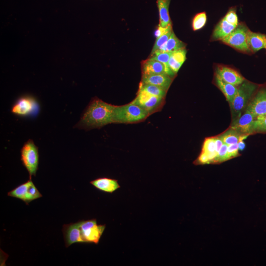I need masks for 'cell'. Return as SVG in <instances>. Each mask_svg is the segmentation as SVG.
Masks as SVG:
<instances>
[{
    "label": "cell",
    "instance_id": "6da1fadb",
    "mask_svg": "<svg viewBox=\"0 0 266 266\" xmlns=\"http://www.w3.org/2000/svg\"><path fill=\"white\" fill-rule=\"evenodd\" d=\"M114 106L98 98L93 99L75 127L84 130L100 129L113 123Z\"/></svg>",
    "mask_w": 266,
    "mask_h": 266
},
{
    "label": "cell",
    "instance_id": "7a4b0ae2",
    "mask_svg": "<svg viewBox=\"0 0 266 266\" xmlns=\"http://www.w3.org/2000/svg\"><path fill=\"white\" fill-rule=\"evenodd\" d=\"M257 89L256 84L245 80L238 86L236 94L232 102L229 104L232 122L238 118L245 111Z\"/></svg>",
    "mask_w": 266,
    "mask_h": 266
},
{
    "label": "cell",
    "instance_id": "3957f363",
    "mask_svg": "<svg viewBox=\"0 0 266 266\" xmlns=\"http://www.w3.org/2000/svg\"><path fill=\"white\" fill-rule=\"evenodd\" d=\"M149 113L139 105L130 103L114 106L113 122L116 123H133L145 120Z\"/></svg>",
    "mask_w": 266,
    "mask_h": 266
},
{
    "label": "cell",
    "instance_id": "277c9868",
    "mask_svg": "<svg viewBox=\"0 0 266 266\" xmlns=\"http://www.w3.org/2000/svg\"><path fill=\"white\" fill-rule=\"evenodd\" d=\"M21 160L29 174V179L35 176L39 164L38 147L32 139L25 143L21 150Z\"/></svg>",
    "mask_w": 266,
    "mask_h": 266
},
{
    "label": "cell",
    "instance_id": "5b68a950",
    "mask_svg": "<svg viewBox=\"0 0 266 266\" xmlns=\"http://www.w3.org/2000/svg\"><path fill=\"white\" fill-rule=\"evenodd\" d=\"M248 31V28L245 24H238L228 35L221 40L223 43L240 51L251 52L246 42Z\"/></svg>",
    "mask_w": 266,
    "mask_h": 266
},
{
    "label": "cell",
    "instance_id": "8992f818",
    "mask_svg": "<svg viewBox=\"0 0 266 266\" xmlns=\"http://www.w3.org/2000/svg\"><path fill=\"white\" fill-rule=\"evenodd\" d=\"M79 222L84 242L98 244L105 230V225L97 224L95 219Z\"/></svg>",
    "mask_w": 266,
    "mask_h": 266
},
{
    "label": "cell",
    "instance_id": "52a82bcc",
    "mask_svg": "<svg viewBox=\"0 0 266 266\" xmlns=\"http://www.w3.org/2000/svg\"><path fill=\"white\" fill-rule=\"evenodd\" d=\"M7 196L20 199L27 205L32 201L42 197L31 179L9 191Z\"/></svg>",
    "mask_w": 266,
    "mask_h": 266
},
{
    "label": "cell",
    "instance_id": "ba28073f",
    "mask_svg": "<svg viewBox=\"0 0 266 266\" xmlns=\"http://www.w3.org/2000/svg\"><path fill=\"white\" fill-rule=\"evenodd\" d=\"M164 100L163 98L151 95L139 89L136 97L133 101L150 114L160 108Z\"/></svg>",
    "mask_w": 266,
    "mask_h": 266
},
{
    "label": "cell",
    "instance_id": "9c48e42d",
    "mask_svg": "<svg viewBox=\"0 0 266 266\" xmlns=\"http://www.w3.org/2000/svg\"><path fill=\"white\" fill-rule=\"evenodd\" d=\"M256 117L247 108L236 120L232 122L231 128L248 136L254 133L253 125Z\"/></svg>",
    "mask_w": 266,
    "mask_h": 266
},
{
    "label": "cell",
    "instance_id": "30bf717a",
    "mask_svg": "<svg viewBox=\"0 0 266 266\" xmlns=\"http://www.w3.org/2000/svg\"><path fill=\"white\" fill-rule=\"evenodd\" d=\"M37 102L35 99L29 96L19 98L11 108V112L20 116H28L37 110Z\"/></svg>",
    "mask_w": 266,
    "mask_h": 266
},
{
    "label": "cell",
    "instance_id": "8fae6325",
    "mask_svg": "<svg viewBox=\"0 0 266 266\" xmlns=\"http://www.w3.org/2000/svg\"><path fill=\"white\" fill-rule=\"evenodd\" d=\"M246 108L253 113L256 118L266 114V88H262L258 91Z\"/></svg>",
    "mask_w": 266,
    "mask_h": 266
},
{
    "label": "cell",
    "instance_id": "7c38bea8",
    "mask_svg": "<svg viewBox=\"0 0 266 266\" xmlns=\"http://www.w3.org/2000/svg\"><path fill=\"white\" fill-rule=\"evenodd\" d=\"M62 231L66 247H68L74 243L84 242L81 234L79 222L64 225Z\"/></svg>",
    "mask_w": 266,
    "mask_h": 266
},
{
    "label": "cell",
    "instance_id": "4fadbf2b",
    "mask_svg": "<svg viewBox=\"0 0 266 266\" xmlns=\"http://www.w3.org/2000/svg\"><path fill=\"white\" fill-rule=\"evenodd\" d=\"M215 75L224 81L235 86L239 85L245 80V78L237 71L224 66H217Z\"/></svg>",
    "mask_w": 266,
    "mask_h": 266
},
{
    "label": "cell",
    "instance_id": "5bb4252c",
    "mask_svg": "<svg viewBox=\"0 0 266 266\" xmlns=\"http://www.w3.org/2000/svg\"><path fill=\"white\" fill-rule=\"evenodd\" d=\"M142 75L166 74L171 77L175 74L166 68L164 64L154 60L148 58L142 64Z\"/></svg>",
    "mask_w": 266,
    "mask_h": 266
},
{
    "label": "cell",
    "instance_id": "9a60e30c",
    "mask_svg": "<svg viewBox=\"0 0 266 266\" xmlns=\"http://www.w3.org/2000/svg\"><path fill=\"white\" fill-rule=\"evenodd\" d=\"M172 81V77L166 74H156L142 75L141 82L156 85L167 91Z\"/></svg>",
    "mask_w": 266,
    "mask_h": 266
},
{
    "label": "cell",
    "instance_id": "2e32d148",
    "mask_svg": "<svg viewBox=\"0 0 266 266\" xmlns=\"http://www.w3.org/2000/svg\"><path fill=\"white\" fill-rule=\"evenodd\" d=\"M246 42L251 52L255 53L263 48H265L266 34L253 32L249 30Z\"/></svg>",
    "mask_w": 266,
    "mask_h": 266
},
{
    "label": "cell",
    "instance_id": "e0dca14e",
    "mask_svg": "<svg viewBox=\"0 0 266 266\" xmlns=\"http://www.w3.org/2000/svg\"><path fill=\"white\" fill-rule=\"evenodd\" d=\"M90 183L99 190L110 194L120 188L117 180L105 177L97 178Z\"/></svg>",
    "mask_w": 266,
    "mask_h": 266
},
{
    "label": "cell",
    "instance_id": "ac0fdd59",
    "mask_svg": "<svg viewBox=\"0 0 266 266\" xmlns=\"http://www.w3.org/2000/svg\"><path fill=\"white\" fill-rule=\"evenodd\" d=\"M215 82L216 86L225 96L229 104H231L236 94L238 86L226 82L216 75L215 76Z\"/></svg>",
    "mask_w": 266,
    "mask_h": 266
},
{
    "label": "cell",
    "instance_id": "d6986e66",
    "mask_svg": "<svg viewBox=\"0 0 266 266\" xmlns=\"http://www.w3.org/2000/svg\"><path fill=\"white\" fill-rule=\"evenodd\" d=\"M237 26L231 24L222 18L217 24L213 32L212 39L222 40L228 35Z\"/></svg>",
    "mask_w": 266,
    "mask_h": 266
},
{
    "label": "cell",
    "instance_id": "ffe728a7",
    "mask_svg": "<svg viewBox=\"0 0 266 266\" xmlns=\"http://www.w3.org/2000/svg\"><path fill=\"white\" fill-rule=\"evenodd\" d=\"M171 0H157L160 24L163 27H167L172 25L169 15V6Z\"/></svg>",
    "mask_w": 266,
    "mask_h": 266
},
{
    "label": "cell",
    "instance_id": "44dd1931",
    "mask_svg": "<svg viewBox=\"0 0 266 266\" xmlns=\"http://www.w3.org/2000/svg\"><path fill=\"white\" fill-rule=\"evenodd\" d=\"M186 50L185 48L172 52L169 61L168 66L170 70L176 74L186 58Z\"/></svg>",
    "mask_w": 266,
    "mask_h": 266
},
{
    "label": "cell",
    "instance_id": "7402d4cb",
    "mask_svg": "<svg viewBox=\"0 0 266 266\" xmlns=\"http://www.w3.org/2000/svg\"><path fill=\"white\" fill-rule=\"evenodd\" d=\"M218 137L222 140L223 143L229 145L238 143L247 136L241 134L236 130L230 127L226 132L219 135Z\"/></svg>",
    "mask_w": 266,
    "mask_h": 266
},
{
    "label": "cell",
    "instance_id": "603a6c76",
    "mask_svg": "<svg viewBox=\"0 0 266 266\" xmlns=\"http://www.w3.org/2000/svg\"><path fill=\"white\" fill-rule=\"evenodd\" d=\"M185 44L177 37L173 32L167 41L158 50L163 52H173L185 48Z\"/></svg>",
    "mask_w": 266,
    "mask_h": 266
},
{
    "label": "cell",
    "instance_id": "cb8c5ba5",
    "mask_svg": "<svg viewBox=\"0 0 266 266\" xmlns=\"http://www.w3.org/2000/svg\"><path fill=\"white\" fill-rule=\"evenodd\" d=\"M200 154L207 157L208 164H212L213 160L217 156L214 137L205 138Z\"/></svg>",
    "mask_w": 266,
    "mask_h": 266
},
{
    "label": "cell",
    "instance_id": "d4e9b609",
    "mask_svg": "<svg viewBox=\"0 0 266 266\" xmlns=\"http://www.w3.org/2000/svg\"><path fill=\"white\" fill-rule=\"evenodd\" d=\"M139 89L155 96L165 98L167 91L159 86L140 83Z\"/></svg>",
    "mask_w": 266,
    "mask_h": 266
},
{
    "label": "cell",
    "instance_id": "484cf974",
    "mask_svg": "<svg viewBox=\"0 0 266 266\" xmlns=\"http://www.w3.org/2000/svg\"><path fill=\"white\" fill-rule=\"evenodd\" d=\"M171 53L172 52H163L157 50L151 54L149 59L156 60L163 63L167 69L171 70L168 66V61Z\"/></svg>",
    "mask_w": 266,
    "mask_h": 266
},
{
    "label": "cell",
    "instance_id": "4316f807",
    "mask_svg": "<svg viewBox=\"0 0 266 266\" xmlns=\"http://www.w3.org/2000/svg\"><path fill=\"white\" fill-rule=\"evenodd\" d=\"M207 17L204 12H200L196 14L193 19L192 28L194 31H197L201 29L206 22Z\"/></svg>",
    "mask_w": 266,
    "mask_h": 266
},
{
    "label": "cell",
    "instance_id": "83f0119b",
    "mask_svg": "<svg viewBox=\"0 0 266 266\" xmlns=\"http://www.w3.org/2000/svg\"><path fill=\"white\" fill-rule=\"evenodd\" d=\"M254 133H266V114L256 118L253 125Z\"/></svg>",
    "mask_w": 266,
    "mask_h": 266
},
{
    "label": "cell",
    "instance_id": "f1b7e54d",
    "mask_svg": "<svg viewBox=\"0 0 266 266\" xmlns=\"http://www.w3.org/2000/svg\"><path fill=\"white\" fill-rule=\"evenodd\" d=\"M228 146V145L224 143L223 144L212 164H219L229 160L227 153Z\"/></svg>",
    "mask_w": 266,
    "mask_h": 266
},
{
    "label": "cell",
    "instance_id": "f546056e",
    "mask_svg": "<svg viewBox=\"0 0 266 266\" xmlns=\"http://www.w3.org/2000/svg\"><path fill=\"white\" fill-rule=\"evenodd\" d=\"M172 32L173 31L172 30L162 36L156 38L151 53L158 50L161 46H162L168 39Z\"/></svg>",
    "mask_w": 266,
    "mask_h": 266
},
{
    "label": "cell",
    "instance_id": "4dcf8cb0",
    "mask_svg": "<svg viewBox=\"0 0 266 266\" xmlns=\"http://www.w3.org/2000/svg\"><path fill=\"white\" fill-rule=\"evenodd\" d=\"M223 18L231 24L235 26L238 24V17L234 7L230 8Z\"/></svg>",
    "mask_w": 266,
    "mask_h": 266
},
{
    "label": "cell",
    "instance_id": "1f68e13d",
    "mask_svg": "<svg viewBox=\"0 0 266 266\" xmlns=\"http://www.w3.org/2000/svg\"><path fill=\"white\" fill-rule=\"evenodd\" d=\"M239 147L238 143L229 145L228 146L227 153L229 160L240 155L238 153Z\"/></svg>",
    "mask_w": 266,
    "mask_h": 266
},
{
    "label": "cell",
    "instance_id": "d6a6232c",
    "mask_svg": "<svg viewBox=\"0 0 266 266\" xmlns=\"http://www.w3.org/2000/svg\"><path fill=\"white\" fill-rule=\"evenodd\" d=\"M172 30V25L168 26L167 27H163L160 25H159L157 29L154 32L155 36L156 38H157Z\"/></svg>",
    "mask_w": 266,
    "mask_h": 266
},
{
    "label": "cell",
    "instance_id": "836d02e7",
    "mask_svg": "<svg viewBox=\"0 0 266 266\" xmlns=\"http://www.w3.org/2000/svg\"><path fill=\"white\" fill-rule=\"evenodd\" d=\"M214 137L215 141L216 152L217 155L218 153L219 152V150H220L221 147L224 143L222 142V140L218 136Z\"/></svg>",
    "mask_w": 266,
    "mask_h": 266
},
{
    "label": "cell",
    "instance_id": "e575fe53",
    "mask_svg": "<svg viewBox=\"0 0 266 266\" xmlns=\"http://www.w3.org/2000/svg\"><path fill=\"white\" fill-rule=\"evenodd\" d=\"M238 144L239 150H243L244 149L245 145L244 142H243V140L240 141L238 143Z\"/></svg>",
    "mask_w": 266,
    "mask_h": 266
},
{
    "label": "cell",
    "instance_id": "d590c367",
    "mask_svg": "<svg viewBox=\"0 0 266 266\" xmlns=\"http://www.w3.org/2000/svg\"><path fill=\"white\" fill-rule=\"evenodd\" d=\"M265 48L266 49V47H265Z\"/></svg>",
    "mask_w": 266,
    "mask_h": 266
}]
</instances>
